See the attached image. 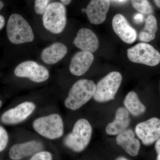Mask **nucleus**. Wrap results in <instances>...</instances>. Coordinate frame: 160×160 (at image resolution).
Masks as SVG:
<instances>
[{
  "label": "nucleus",
  "instance_id": "1",
  "mask_svg": "<svg viewBox=\"0 0 160 160\" xmlns=\"http://www.w3.org/2000/svg\"><path fill=\"white\" fill-rule=\"evenodd\" d=\"M96 85L93 81L83 79L72 85L65 101L67 109L76 110L88 102L94 96Z\"/></svg>",
  "mask_w": 160,
  "mask_h": 160
},
{
  "label": "nucleus",
  "instance_id": "2",
  "mask_svg": "<svg viewBox=\"0 0 160 160\" xmlns=\"http://www.w3.org/2000/svg\"><path fill=\"white\" fill-rule=\"evenodd\" d=\"M92 134V127L88 120H78L72 131L64 140L65 146L75 152L83 151L89 145Z\"/></svg>",
  "mask_w": 160,
  "mask_h": 160
},
{
  "label": "nucleus",
  "instance_id": "3",
  "mask_svg": "<svg viewBox=\"0 0 160 160\" xmlns=\"http://www.w3.org/2000/svg\"><path fill=\"white\" fill-rule=\"evenodd\" d=\"M7 36L12 43L16 45L31 42L34 36L31 26L23 17L18 14H12L6 28Z\"/></svg>",
  "mask_w": 160,
  "mask_h": 160
},
{
  "label": "nucleus",
  "instance_id": "4",
  "mask_svg": "<svg viewBox=\"0 0 160 160\" xmlns=\"http://www.w3.org/2000/svg\"><path fill=\"white\" fill-rule=\"evenodd\" d=\"M32 127L38 133L48 139L59 138L64 133L62 119L57 113L38 118L32 123Z\"/></svg>",
  "mask_w": 160,
  "mask_h": 160
},
{
  "label": "nucleus",
  "instance_id": "5",
  "mask_svg": "<svg viewBox=\"0 0 160 160\" xmlns=\"http://www.w3.org/2000/svg\"><path fill=\"white\" fill-rule=\"evenodd\" d=\"M66 22L65 5L57 2L49 4L43 13V23L45 28L52 33L59 34L65 29Z\"/></svg>",
  "mask_w": 160,
  "mask_h": 160
},
{
  "label": "nucleus",
  "instance_id": "6",
  "mask_svg": "<svg viewBox=\"0 0 160 160\" xmlns=\"http://www.w3.org/2000/svg\"><path fill=\"white\" fill-rule=\"evenodd\" d=\"M122 81L120 72L112 71L102 78L96 85L93 99L98 102H106L114 99Z\"/></svg>",
  "mask_w": 160,
  "mask_h": 160
},
{
  "label": "nucleus",
  "instance_id": "7",
  "mask_svg": "<svg viewBox=\"0 0 160 160\" xmlns=\"http://www.w3.org/2000/svg\"><path fill=\"white\" fill-rule=\"evenodd\" d=\"M127 56L132 62L149 66H157L160 63V53L148 43H138L127 50Z\"/></svg>",
  "mask_w": 160,
  "mask_h": 160
},
{
  "label": "nucleus",
  "instance_id": "8",
  "mask_svg": "<svg viewBox=\"0 0 160 160\" xmlns=\"http://www.w3.org/2000/svg\"><path fill=\"white\" fill-rule=\"evenodd\" d=\"M16 76L27 78L32 82L42 83L49 79V72L46 67L32 61L20 63L14 69Z\"/></svg>",
  "mask_w": 160,
  "mask_h": 160
},
{
  "label": "nucleus",
  "instance_id": "9",
  "mask_svg": "<svg viewBox=\"0 0 160 160\" xmlns=\"http://www.w3.org/2000/svg\"><path fill=\"white\" fill-rule=\"evenodd\" d=\"M136 134L145 146H150L160 138V119L152 118L138 123L135 129Z\"/></svg>",
  "mask_w": 160,
  "mask_h": 160
},
{
  "label": "nucleus",
  "instance_id": "10",
  "mask_svg": "<svg viewBox=\"0 0 160 160\" xmlns=\"http://www.w3.org/2000/svg\"><path fill=\"white\" fill-rule=\"evenodd\" d=\"M35 108V105L32 102H24L4 112L1 116V121L6 125L18 124L29 117Z\"/></svg>",
  "mask_w": 160,
  "mask_h": 160
},
{
  "label": "nucleus",
  "instance_id": "11",
  "mask_svg": "<svg viewBox=\"0 0 160 160\" xmlns=\"http://www.w3.org/2000/svg\"><path fill=\"white\" fill-rule=\"evenodd\" d=\"M112 27L115 33L124 42L131 44L136 40V31L123 15L118 13L112 19Z\"/></svg>",
  "mask_w": 160,
  "mask_h": 160
},
{
  "label": "nucleus",
  "instance_id": "12",
  "mask_svg": "<svg viewBox=\"0 0 160 160\" xmlns=\"http://www.w3.org/2000/svg\"><path fill=\"white\" fill-rule=\"evenodd\" d=\"M110 0H91L86 9L89 22L94 25L102 24L106 20Z\"/></svg>",
  "mask_w": 160,
  "mask_h": 160
},
{
  "label": "nucleus",
  "instance_id": "13",
  "mask_svg": "<svg viewBox=\"0 0 160 160\" xmlns=\"http://www.w3.org/2000/svg\"><path fill=\"white\" fill-rule=\"evenodd\" d=\"M43 149L42 143L38 140H31L26 142L18 143L9 149V156L12 160H20L32 156Z\"/></svg>",
  "mask_w": 160,
  "mask_h": 160
},
{
  "label": "nucleus",
  "instance_id": "14",
  "mask_svg": "<svg viewBox=\"0 0 160 160\" xmlns=\"http://www.w3.org/2000/svg\"><path fill=\"white\" fill-rule=\"evenodd\" d=\"M73 44L82 51L91 53L96 51L99 46L96 35L91 29L87 28H82L78 31Z\"/></svg>",
  "mask_w": 160,
  "mask_h": 160
},
{
  "label": "nucleus",
  "instance_id": "15",
  "mask_svg": "<svg viewBox=\"0 0 160 160\" xmlns=\"http://www.w3.org/2000/svg\"><path fill=\"white\" fill-rule=\"evenodd\" d=\"M94 56L92 53L81 51L76 52L72 58L69 71L72 74L81 76L87 72L92 64Z\"/></svg>",
  "mask_w": 160,
  "mask_h": 160
},
{
  "label": "nucleus",
  "instance_id": "16",
  "mask_svg": "<svg viewBox=\"0 0 160 160\" xmlns=\"http://www.w3.org/2000/svg\"><path fill=\"white\" fill-rule=\"evenodd\" d=\"M117 135L116 139L117 145L131 156H137L141 148V143L139 140L135 138L133 130L127 129Z\"/></svg>",
  "mask_w": 160,
  "mask_h": 160
},
{
  "label": "nucleus",
  "instance_id": "17",
  "mask_svg": "<svg viewBox=\"0 0 160 160\" xmlns=\"http://www.w3.org/2000/svg\"><path fill=\"white\" fill-rule=\"evenodd\" d=\"M129 113L125 107H119L116 110L114 120L106 126V133L117 135L128 128L130 124Z\"/></svg>",
  "mask_w": 160,
  "mask_h": 160
},
{
  "label": "nucleus",
  "instance_id": "18",
  "mask_svg": "<svg viewBox=\"0 0 160 160\" xmlns=\"http://www.w3.org/2000/svg\"><path fill=\"white\" fill-rule=\"evenodd\" d=\"M67 51V47L63 43H54L43 49L41 53V58L46 64L53 65L62 59Z\"/></svg>",
  "mask_w": 160,
  "mask_h": 160
},
{
  "label": "nucleus",
  "instance_id": "19",
  "mask_svg": "<svg viewBox=\"0 0 160 160\" xmlns=\"http://www.w3.org/2000/svg\"><path fill=\"white\" fill-rule=\"evenodd\" d=\"M124 105L129 113L133 116H139L146 111V106L140 101L137 93L134 91L129 92L126 95Z\"/></svg>",
  "mask_w": 160,
  "mask_h": 160
},
{
  "label": "nucleus",
  "instance_id": "20",
  "mask_svg": "<svg viewBox=\"0 0 160 160\" xmlns=\"http://www.w3.org/2000/svg\"><path fill=\"white\" fill-rule=\"evenodd\" d=\"M157 21L154 16L150 15L146 19L145 26L140 31L139 39L142 42H148L155 38L158 31Z\"/></svg>",
  "mask_w": 160,
  "mask_h": 160
},
{
  "label": "nucleus",
  "instance_id": "21",
  "mask_svg": "<svg viewBox=\"0 0 160 160\" xmlns=\"http://www.w3.org/2000/svg\"><path fill=\"white\" fill-rule=\"evenodd\" d=\"M131 2L133 8L140 13L149 14L153 11L151 4L148 0H131Z\"/></svg>",
  "mask_w": 160,
  "mask_h": 160
},
{
  "label": "nucleus",
  "instance_id": "22",
  "mask_svg": "<svg viewBox=\"0 0 160 160\" xmlns=\"http://www.w3.org/2000/svg\"><path fill=\"white\" fill-rule=\"evenodd\" d=\"M49 1L50 0H35L34 9L36 12L38 14H43L49 5Z\"/></svg>",
  "mask_w": 160,
  "mask_h": 160
},
{
  "label": "nucleus",
  "instance_id": "23",
  "mask_svg": "<svg viewBox=\"0 0 160 160\" xmlns=\"http://www.w3.org/2000/svg\"><path fill=\"white\" fill-rule=\"evenodd\" d=\"M9 140L7 131L4 127L0 126V152L6 148Z\"/></svg>",
  "mask_w": 160,
  "mask_h": 160
},
{
  "label": "nucleus",
  "instance_id": "24",
  "mask_svg": "<svg viewBox=\"0 0 160 160\" xmlns=\"http://www.w3.org/2000/svg\"><path fill=\"white\" fill-rule=\"evenodd\" d=\"M52 155L48 151H40L33 155L29 160H52Z\"/></svg>",
  "mask_w": 160,
  "mask_h": 160
},
{
  "label": "nucleus",
  "instance_id": "25",
  "mask_svg": "<svg viewBox=\"0 0 160 160\" xmlns=\"http://www.w3.org/2000/svg\"><path fill=\"white\" fill-rule=\"evenodd\" d=\"M134 22L136 24H140L142 22L143 20H144V17L142 13H138L134 16L133 18Z\"/></svg>",
  "mask_w": 160,
  "mask_h": 160
},
{
  "label": "nucleus",
  "instance_id": "26",
  "mask_svg": "<svg viewBox=\"0 0 160 160\" xmlns=\"http://www.w3.org/2000/svg\"><path fill=\"white\" fill-rule=\"evenodd\" d=\"M155 148L157 153L156 160H160V138L156 142Z\"/></svg>",
  "mask_w": 160,
  "mask_h": 160
},
{
  "label": "nucleus",
  "instance_id": "27",
  "mask_svg": "<svg viewBox=\"0 0 160 160\" xmlns=\"http://www.w3.org/2000/svg\"><path fill=\"white\" fill-rule=\"evenodd\" d=\"M5 25V18L2 16L0 15V30L3 29Z\"/></svg>",
  "mask_w": 160,
  "mask_h": 160
},
{
  "label": "nucleus",
  "instance_id": "28",
  "mask_svg": "<svg viewBox=\"0 0 160 160\" xmlns=\"http://www.w3.org/2000/svg\"><path fill=\"white\" fill-rule=\"evenodd\" d=\"M61 2L64 5H68L71 2L72 0H61Z\"/></svg>",
  "mask_w": 160,
  "mask_h": 160
},
{
  "label": "nucleus",
  "instance_id": "29",
  "mask_svg": "<svg viewBox=\"0 0 160 160\" xmlns=\"http://www.w3.org/2000/svg\"><path fill=\"white\" fill-rule=\"evenodd\" d=\"M115 160H130L128 159V158H127L124 157L120 156V157H118Z\"/></svg>",
  "mask_w": 160,
  "mask_h": 160
},
{
  "label": "nucleus",
  "instance_id": "30",
  "mask_svg": "<svg viewBox=\"0 0 160 160\" xmlns=\"http://www.w3.org/2000/svg\"><path fill=\"white\" fill-rule=\"evenodd\" d=\"M154 1L157 6L160 8V0H154Z\"/></svg>",
  "mask_w": 160,
  "mask_h": 160
},
{
  "label": "nucleus",
  "instance_id": "31",
  "mask_svg": "<svg viewBox=\"0 0 160 160\" xmlns=\"http://www.w3.org/2000/svg\"><path fill=\"white\" fill-rule=\"evenodd\" d=\"M4 3L2 1H0V10L2 9L3 7H4Z\"/></svg>",
  "mask_w": 160,
  "mask_h": 160
},
{
  "label": "nucleus",
  "instance_id": "32",
  "mask_svg": "<svg viewBox=\"0 0 160 160\" xmlns=\"http://www.w3.org/2000/svg\"><path fill=\"white\" fill-rule=\"evenodd\" d=\"M2 101L0 100V108L2 107Z\"/></svg>",
  "mask_w": 160,
  "mask_h": 160
},
{
  "label": "nucleus",
  "instance_id": "33",
  "mask_svg": "<svg viewBox=\"0 0 160 160\" xmlns=\"http://www.w3.org/2000/svg\"><path fill=\"white\" fill-rule=\"evenodd\" d=\"M82 12H86V9H83L82 10Z\"/></svg>",
  "mask_w": 160,
  "mask_h": 160
},
{
  "label": "nucleus",
  "instance_id": "34",
  "mask_svg": "<svg viewBox=\"0 0 160 160\" xmlns=\"http://www.w3.org/2000/svg\"><path fill=\"white\" fill-rule=\"evenodd\" d=\"M117 1H119L120 2H124V1H126V0H117Z\"/></svg>",
  "mask_w": 160,
  "mask_h": 160
},
{
  "label": "nucleus",
  "instance_id": "35",
  "mask_svg": "<svg viewBox=\"0 0 160 160\" xmlns=\"http://www.w3.org/2000/svg\"></svg>",
  "mask_w": 160,
  "mask_h": 160
}]
</instances>
